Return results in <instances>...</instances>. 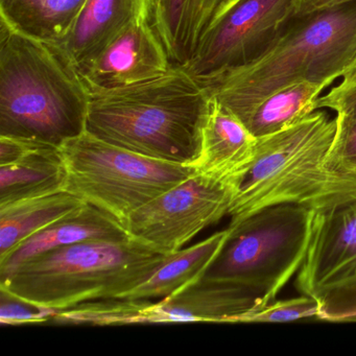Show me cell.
Returning a JSON list of instances; mask_svg holds the SVG:
<instances>
[{
	"instance_id": "obj_1",
	"label": "cell",
	"mask_w": 356,
	"mask_h": 356,
	"mask_svg": "<svg viewBox=\"0 0 356 356\" xmlns=\"http://www.w3.org/2000/svg\"><path fill=\"white\" fill-rule=\"evenodd\" d=\"M210 105L204 83L172 64L159 78L90 95L86 131L147 157L191 164Z\"/></svg>"
},
{
	"instance_id": "obj_2",
	"label": "cell",
	"mask_w": 356,
	"mask_h": 356,
	"mask_svg": "<svg viewBox=\"0 0 356 356\" xmlns=\"http://www.w3.org/2000/svg\"><path fill=\"white\" fill-rule=\"evenodd\" d=\"M89 95L51 43L0 18V136L59 147L86 131Z\"/></svg>"
},
{
	"instance_id": "obj_3",
	"label": "cell",
	"mask_w": 356,
	"mask_h": 356,
	"mask_svg": "<svg viewBox=\"0 0 356 356\" xmlns=\"http://www.w3.org/2000/svg\"><path fill=\"white\" fill-rule=\"evenodd\" d=\"M337 120L316 110L278 132L259 137L255 161L231 207L230 224L281 204L329 211L356 201V176L329 164Z\"/></svg>"
},
{
	"instance_id": "obj_4",
	"label": "cell",
	"mask_w": 356,
	"mask_h": 356,
	"mask_svg": "<svg viewBox=\"0 0 356 356\" xmlns=\"http://www.w3.org/2000/svg\"><path fill=\"white\" fill-rule=\"evenodd\" d=\"M356 58V3L299 16L257 60L203 80L241 122L264 97L297 81L331 86Z\"/></svg>"
},
{
	"instance_id": "obj_5",
	"label": "cell",
	"mask_w": 356,
	"mask_h": 356,
	"mask_svg": "<svg viewBox=\"0 0 356 356\" xmlns=\"http://www.w3.org/2000/svg\"><path fill=\"white\" fill-rule=\"evenodd\" d=\"M133 241H90L36 256L0 276V289L40 307L63 310L122 298L165 258Z\"/></svg>"
},
{
	"instance_id": "obj_6",
	"label": "cell",
	"mask_w": 356,
	"mask_h": 356,
	"mask_svg": "<svg viewBox=\"0 0 356 356\" xmlns=\"http://www.w3.org/2000/svg\"><path fill=\"white\" fill-rule=\"evenodd\" d=\"M316 218L310 208L281 204L229 225L228 237L202 280L243 287L268 305L301 268Z\"/></svg>"
},
{
	"instance_id": "obj_7",
	"label": "cell",
	"mask_w": 356,
	"mask_h": 356,
	"mask_svg": "<svg viewBox=\"0 0 356 356\" xmlns=\"http://www.w3.org/2000/svg\"><path fill=\"white\" fill-rule=\"evenodd\" d=\"M59 151L67 172L64 191L122 226L139 208L195 172L189 164L147 157L87 131L65 141Z\"/></svg>"
},
{
	"instance_id": "obj_8",
	"label": "cell",
	"mask_w": 356,
	"mask_h": 356,
	"mask_svg": "<svg viewBox=\"0 0 356 356\" xmlns=\"http://www.w3.org/2000/svg\"><path fill=\"white\" fill-rule=\"evenodd\" d=\"M301 0H233L210 24L195 55L180 65L208 80L264 55L299 13Z\"/></svg>"
},
{
	"instance_id": "obj_9",
	"label": "cell",
	"mask_w": 356,
	"mask_h": 356,
	"mask_svg": "<svg viewBox=\"0 0 356 356\" xmlns=\"http://www.w3.org/2000/svg\"><path fill=\"white\" fill-rule=\"evenodd\" d=\"M241 185L195 172L134 212L124 224L133 241L168 255L229 216Z\"/></svg>"
},
{
	"instance_id": "obj_10",
	"label": "cell",
	"mask_w": 356,
	"mask_h": 356,
	"mask_svg": "<svg viewBox=\"0 0 356 356\" xmlns=\"http://www.w3.org/2000/svg\"><path fill=\"white\" fill-rule=\"evenodd\" d=\"M172 62L149 20L136 22L79 70L89 95L109 92L165 74Z\"/></svg>"
},
{
	"instance_id": "obj_11",
	"label": "cell",
	"mask_w": 356,
	"mask_h": 356,
	"mask_svg": "<svg viewBox=\"0 0 356 356\" xmlns=\"http://www.w3.org/2000/svg\"><path fill=\"white\" fill-rule=\"evenodd\" d=\"M356 279V201L316 213L314 234L296 286L314 297Z\"/></svg>"
},
{
	"instance_id": "obj_12",
	"label": "cell",
	"mask_w": 356,
	"mask_h": 356,
	"mask_svg": "<svg viewBox=\"0 0 356 356\" xmlns=\"http://www.w3.org/2000/svg\"><path fill=\"white\" fill-rule=\"evenodd\" d=\"M261 298L228 283L201 280L153 303L139 314L137 324L165 323H236L252 310L264 307Z\"/></svg>"
},
{
	"instance_id": "obj_13",
	"label": "cell",
	"mask_w": 356,
	"mask_h": 356,
	"mask_svg": "<svg viewBox=\"0 0 356 356\" xmlns=\"http://www.w3.org/2000/svg\"><path fill=\"white\" fill-rule=\"evenodd\" d=\"M155 5L156 0H86L65 36L51 44L79 72L129 26L151 22Z\"/></svg>"
},
{
	"instance_id": "obj_14",
	"label": "cell",
	"mask_w": 356,
	"mask_h": 356,
	"mask_svg": "<svg viewBox=\"0 0 356 356\" xmlns=\"http://www.w3.org/2000/svg\"><path fill=\"white\" fill-rule=\"evenodd\" d=\"M257 143L247 126L211 97L199 153L189 165L197 174L241 186L255 161Z\"/></svg>"
},
{
	"instance_id": "obj_15",
	"label": "cell",
	"mask_w": 356,
	"mask_h": 356,
	"mask_svg": "<svg viewBox=\"0 0 356 356\" xmlns=\"http://www.w3.org/2000/svg\"><path fill=\"white\" fill-rule=\"evenodd\" d=\"M131 239L124 227L113 216L90 204L49 225L20 243L7 257L0 260V276L41 254L66 245L90 241Z\"/></svg>"
},
{
	"instance_id": "obj_16",
	"label": "cell",
	"mask_w": 356,
	"mask_h": 356,
	"mask_svg": "<svg viewBox=\"0 0 356 356\" xmlns=\"http://www.w3.org/2000/svg\"><path fill=\"white\" fill-rule=\"evenodd\" d=\"M233 0H156L153 26L170 61L185 65L218 14Z\"/></svg>"
},
{
	"instance_id": "obj_17",
	"label": "cell",
	"mask_w": 356,
	"mask_h": 356,
	"mask_svg": "<svg viewBox=\"0 0 356 356\" xmlns=\"http://www.w3.org/2000/svg\"><path fill=\"white\" fill-rule=\"evenodd\" d=\"M228 234L227 228L191 247L182 248L175 253L168 254L145 281L122 298L163 299L199 282L220 253Z\"/></svg>"
},
{
	"instance_id": "obj_18",
	"label": "cell",
	"mask_w": 356,
	"mask_h": 356,
	"mask_svg": "<svg viewBox=\"0 0 356 356\" xmlns=\"http://www.w3.org/2000/svg\"><path fill=\"white\" fill-rule=\"evenodd\" d=\"M66 177L59 147L39 145L16 163L0 166V206L63 191Z\"/></svg>"
},
{
	"instance_id": "obj_19",
	"label": "cell",
	"mask_w": 356,
	"mask_h": 356,
	"mask_svg": "<svg viewBox=\"0 0 356 356\" xmlns=\"http://www.w3.org/2000/svg\"><path fill=\"white\" fill-rule=\"evenodd\" d=\"M85 204L63 191L0 206V260L33 235Z\"/></svg>"
},
{
	"instance_id": "obj_20",
	"label": "cell",
	"mask_w": 356,
	"mask_h": 356,
	"mask_svg": "<svg viewBox=\"0 0 356 356\" xmlns=\"http://www.w3.org/2000/svg\"><path fill=\"white\" fill-rule=\"evenodd\" d=\"M86 0H0V18L14 30L47 43L61 40Z\"/></svg>"
},
{
	"instance_id": "obj_21",
	"label": "cell",
	"mask_w": 356,
	"mask_h": 356,
	"mask_svg": "<svg viewBox=\"0 0 356 356\" xmlns=\"http://www.w3.org/2000/svg\"><path fill=\"white\" fill-rule=\"evenodd\" d=\"M327 87L310 81L286 85L261 99L243 124L257 138L278 132L316 112V102Z\"/></svg>"
},
{
	"instance_id": "obj_22",
	"label": "cell",
	"mask_w": 356,
	"mask_h": 356,
	"mask_svg": "<svg viewBox=\"0 0 356 356\" xmlns=\"http://www.w3.org/2000/svg\"><path fill=\"white\" fill-rule=\"evenodd\" d=\"M149 301L129 298L95 300L67 309L56 310L51 320L58 324L93 326L137 324L139 314Z\"/></svg>"
},
{
	"instance_id": "obj_23",
	"label": "cell",
	"mask_w": 356,
	"mask_h": 356,
	"mask_svg": "<svg viewBox=\"0 0 356 356\" xmlns=\"http://www.w3.org/2000/svg\"><path fill=\"white\" fill-rule=\"evenodd\" d=\"M320 305L316 298H300L274 301L259 309L252 310L237 318L236 323H282L306 318H318Z\"/></svg>"
},
{
	"instance_id": "obj_24",
	"label": "cell",
	"mask_w": 356,
	"mask_h": 356,
	"mask_svg": "<svg viewBox=\"0 0 356 356\" xmlns=\"http://www.w3.org/2000/svg\"><path fill=\"white\" fill-rule=\"evenodd\" d=\"M318 301L320 320L332 322L356 321V279L323 289L314 296Z\"/></svg>"
},
{
	"instance_id": "obj_25",
	"label": "cell",
	"mask_w": 356,
	"mask_h": 356,
	"mask_svg": "<svg viewBox=\"0 0 356 356\" xmlns=\"http://www.w3.org/2000/svg\"><path fill=\"white\" fill-rule=\"evenodd\" d=\"M331 109L337 113V126L356 118V58L341 76V82L316 102V109Z\"/></svg>"
},
{
	"instance_id": "obj_26",
	"label": "cell",
	"mask_w": 356,
	"mask_h": 356,
	"mask_svg": "<svg viewBox=\"0 0 356 356\" xmlns=\"http://www.w3.org/2000/svg\"><path fill=\"white\" fill-rule=\"evenodd\" d=\"M0 323L5 325L36 324L53 318L56 310L24 301L0 289Z\"/></svg>"
},
{
	"instance_id": "obj_27",
	"label": "cell",
	"mask_w": 356,
	"mask_h": 356,
	"mask_svg": "<svg viewBox=\"0 0 356 356\" xmlns=\"http://www.w3.org/2000/svg\"><path fill=\"white\" fill-rule=\"evenodd\" d=\"M328 162L333 168L356 176V118L337 126Z\"/></svg>"
},
{
	"instance_id": "obj_28",
	"label": "cell",
	"mask_w": 356,
	"mask_h": 356,
	"mask_svg": "<svg viewBox=\"0 0 356 356\" xmlns=\"http://www.w3.org/2000/svg\"><path fill=\"white\" fill-rule=\"evenodd\" d=\"M41 145L26 139L0 136V166L16 163Z\"/></svg>"
},
{
	"instance_id": "obj_29",
	"label": "cell",
	"mask_w": 356,
	"mask_h": 356,
	"mask_svg": "<svg viewBox=\"0 0 356 356\" xmlns=\"http://www.w3.org/2000/svg\"><path fill=\"white\" fill-rule=\"evenodd\" d=\"M352 3H356V0H301L297 17L327 11Z\"/></svg>"
}]
</instances>
